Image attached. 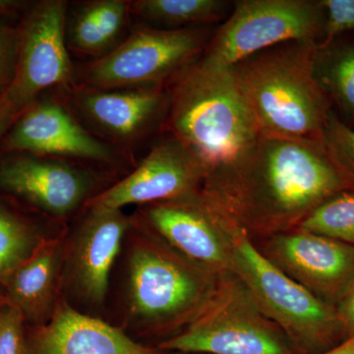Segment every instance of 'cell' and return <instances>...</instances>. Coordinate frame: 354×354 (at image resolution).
<instances>
[{"instance_id":"obj_6","label":"cell","mask_w":354,"mask_h":354,"mask_svg":"<svg viewBox=\"0 0 354 354\" xmlns=\"http://www.w3.org/2000/svg\"><path fill=\"white\" fill-rule=\"evenodd\" d=\"M158 349L201 354H299L232 272L218 277L199 314Z\"/></svg>"},{"instance_id":"obj_1","label":"cell","mask_w":354,"mask_h":354,"mask_svg":"<svg viewBox=\"0 0 354 354\" xmlns=\"http://www.w3.org/2000/svg\"><path fill=\"white\" fill-rule=\"evenodd\" d=\"M354 184L322 138L261 134L220 187L204 196L253 239L299 227L321 204Z\"/></svg>"},{"instance_id":"obj_3","label":"cell","mask_w":354,"mask_h":354,"mask_svg":"<svg viewBox=\"0 0 354 354\" xmlns=\"http://www.w3.org/2000/svg\"><path fill=\"white\" fill-rule=\"evenodd\" d=\"M316 46L286 41L230 67L261 134L322 138L333 108L312 72Z\"/></svg>"},{"instance_id":"obj_12","label":"cell","mask_w":354,"mask_h":354,"mask_svg":"<svg viewBox=\"0 0 354 354\" xmlns=\"http://www.w3.org/2000/svg\"><path fill=\"white\" fill-rule=\"evenodd\" d=\"M204 174L196 160L174 137L153 147L141 165L113 187L88 202V208L121 209L176 199L202 190Z\"/></svg>"},{"instance_id":"obj_7","label":"cell","mask_w":354,"mask_h":354,"mask_svg":"<svg viewBox=\"0 0 354 354\" xmlns=\"http://www.w3.org/2000/svg\"><path fill=\"white\" fill-rule=\"evenodd\" d=\"M325 25L322 0H239L199 59L216 68H230L286 41L320 44Z\"/></svg>"},{"instance_id":"obj_31","label":"cell","mask_w":354,"mask_h":354,"mask_svg":"<svg viewBox=\"0 0 354 354\" xmlns=\"http://www.w3.org/2000/svg\"><path fill=\"white\" fill-rule=\"evenodd\" d=\"M20 2L14 0H0V14L8 12L19 6Z\"/></svg>"},{"instance_id":"obj_8","label":"cell","mask_w":354,"mask_h":354,"mask_svg":"<svg viewBox=\"0 0 354 354\" xmlns=\"http://www.w3.org/2000/svg\"><path fill=\"white\" fill-rule=\"evenodd\" d=\"M213 34L209 27L136 30L124 43L91 65L87 82L102 90L158 88L196 62Z\"/></svg>"},{"instance_id":"obj_22","label":"cell","mask_w":354,"mask_h":354,"mask_svg":"<svg viewBox=\"0 0 354 354\" xmlns=\"http://www.w3.org/2000/svg\"><path fill=\"white\" fill-rule=\"evenodd\" d=\"M298 227L354 247V189L330 197Z\"/></svg>"},{"instance_id":"obj_25","label":"cell","mask_w":354,"mask_h":354,"mask_svg":"<svg viewBox=\"0 0 354 354\" xmlns=\"http://www.w3.org/2000/svg\"><path fill=\"white\" fill-rule=\"evenodd\" d=\"M25 321L19 309L0 304V354H28Z\"/></svg>"},{"instance_id":"obj_10","label":"cell","mask_w":354,"mask_h":354,"mask_svg":"<svg viewBox=\"0 0 354 354\" xmlns=\"http://www.w3.org/2000/svg\"><path fill=\"white\" fill-rule=\"evenodd\" d=\"M66 11V1L39 2L19 32L15 74L4 95L21 113L41 91L69 79L71 64L65 44Z\"/></svg>"},{"instance_id":"obj_28","label":"cell","mask_w":354,"mask_h":354,"mask_svg":"<svg viewBox=\"0 0 354 354\" xmlns=\"http://www.w3.org/2000/svg\"><path fill=\"white\" fill-rule=\"evenodd\" d=\"M344 339L354 335V281L335 307Z\"/></svg>"},{"instance_id":"obj_20","label":"cell","mask_w":354,"mask_h":354,"mask_svg":"<svg viewBox=\"0 0 354 354\" xmlns=\"http://www.w3.org/2000/svg\"><path fill=\"white\" fill-rule=\"evenodd\" d=\"M141 17L167 29L208 27L225 21L234 2L225 0H138L131 4Z\"/></svg>"},{"instance_id":"obj_11","label":"cell","mask_w":354,"mask_h":354,"mask_svg":"<svg viewBox=\"0 0 354 354\" xmlns=\"http://www.w3.org/2000/svg\"><path fill=\"white\" fill-rule=\"evenodd\" d=\"M143 223L190 260L218 274L232 272L225 214L202 191L147 205Z\"/></svg>"},{"instance_id":"obj_26","label":"cell","mask_w":354,"mask_h":354,"mask_svg":"<svg viewBox=\"0 0 354 354\" xmlns=\"http://www.w3.org/2000/svg\"><path fill=\"white\" fill-rule=\"evenodd\" d=\"M322 3L326 11L322 43L342 35H354V0H322Z\"/></svg>"},{"instance_id":"obj_2","label":"cell","mask_w":354,"mask_h":354,"mask_svg":"<svg viewBox=\"0 0 354 354\" xmlns=\"http://www.w3.org/2000/svg\"><path fill=\"white\" fill-rule=\"evenodd\" d=\"M167 114V129L201 167L205 193L225 183L261 136L232 69L200 59L178 77Z\"/></svg>"},{"instance_id":"obj_30","label":"cell","mask_w":354,"mask_h":354,"mask_svg":"<svg viewBox=\"0 0 354 354\" xmlns=\"http://www.w3.org/2000/svg\"><path fill=\"white\" fill-rule=\"evenodd\" d=\"M319 354H354V335L344 339V342L337 344L334 348Z\"/></svg>"},{"instance_id":"obj_14","label":"cell","mask_w":354,"mask_h":354,"mask_svg":"<svg viewBox=\"0 0 354 354\" xmlns=\"http://www.w3.org/2000/svg\"><path fill=\"white\" fill-rule=\"evenodd\" d=\"M0 187L24 198L53 216L75 211L91 190L84 171L48 158H14L0 167Z\"/></svg>"},{"instance_id":"obj_27","label":"cell","mask_w":354,"mask_h":354,"mask_svg":"<svg viewBox=\"0 0 354 354\" xmlns=\"http://www.w3.org/2000/svg\"><path fill=\"white\" fill-rule=\"evenodd\" d=\"M19 32L0 25V99L12 83L17 64Z\"/></svg>"},{"instance_id":"obj_4","label":"cell","mask_w":354,"mask_h":354,"mask_svg":"<svg viewBox=\"0 0 354 354\" xmlns=\"http://www.w3.org/2000/svg\"><path fill=\"white\" fill-rule=\"evenodd\" d=\"M220 276L179 253L143 223L128 250V318L144 332L176 334L199 314Z\"/></svg>"},{"instance_id":"obj_9","label":"cell","mask_w":354,"mask_h":354,"mask_svg":"<svg viewBox=\"0 0 354 354\" xmlns=\"http://www.w3.org/2000/svg\"><path fill=\"white\" fill-rule=\"evenodd\" d=\"M253 241L286 276L335 308L353 285V246L299 227Z\"/></svg>"},{"instance_id":"obj_19","label":"cell","mask_w":354,"mask_h":354,"mask_svg":"<svg viewBox=\"0 0 354 354\" xmlns=\"http://www.w3.org/2000/svg\"><path fill=\"white\" fill-rule=\"evenodd\" d=\"M312 72L342 122L354 128V35L317 44Z\"/></svg>"},{"instance_id":"obj_13","label":"cell","mask_w":354,"mask_h":354,"mask_svg":"<svg viewBox=\"0 0 354 354\" xmlns=\"http://www.w3.org/2000/svg\"><path fill=\"white\" fill-rule=\"evenodd\" d=\"M64 264L72 290L84 304L99 308L108 295L111 270L132 223L122 209L88 208Z\"/></svg>"},{"instance_id":"obj_17","label":"cell","mask_w":354,"mask_h":354,"mask_svg":"<svg viewBox=\"0 0 354 354\" xmlns=\"http://www.w3.org/2000/svg\"><path fill=\"white\" fill-rule=\"evenodd\" d=\"M64 255V241H44L4 281L7 304L19 309L26 320L44 324L55 312Z\"/></svg>"},{"instance_id":"obj_15","label":"cell","mask_w":354,"mask_h":354,"mask_svg":"<svg viewBox=\"0 0 354 354\" xmlns=\"http://www.w3.org/2000/svg\"><path fill=\"white\" fill-rule=\"evenodd\" d=\"M6 147L48 156L109 160L108 146L82 127L62 106L43 102L30 106L17 118L6 140Z\"/></svg>"},{"instance_id":"obj_18","label":"cell","mask_w":354,"mask_h":354,"mask_svg":"<svg viewBox=\"0 0 354 354\" xmlns=\"http://www.w3.org/2000/svg\"><path fill=\"white\" fill-rule=\"evenodd\" d=\"M158 88L88 93L80 100L88 118L109 134L122 139L138 136L169 106Z\"/></svg>"},{"instance_id":"obj_23","label":"cell","mask_w":354,"mask_h":354,"mask_svg":"<svg viewBox=\"0 0 354 354\" xmlns=\"http://www.w3.org/2000/svg\"><path fill=\"white\" fill-rule=\"evenodd\" d=\"M43 241L19 216L0 205V283H3Z\"/></svg>"},{"instance_id":"obj_21","label":"cell","mask_w":354,"mask_h":354,"mask_svg":"<svg viewBox=\"0 0 354 354\" xmlns=\"http://www.w3.org/2000/svg\"><path fill=\"white\" fill-rule=\"evenodd\" d=\"M128 6L122 0H100L84 6L71 24V46L87 53L108 48L122 29Z\"/></svg>"},{"instance_id":"obj_29","label":"cell","mask_w":354,"mask_h":354,"mask_svg":"<svg viewBox=\"0 0 354 354\" xmlns=\"http://www.w3.org/2000/svg\"><path fill=\"white\" fill-rule=\"evenodd\" d=\"M20 114V111L8 101L6 95L0 99V138L12 127Z\"/></svg>"},{"instance_id":"obj_16","label":"cell","mask_w":354,"mask_h":354,"mask_svg":"<svg viewBox=\"0 0 354 354\" xmlns=\"http://www.w3.org/2000/svg\"><path fill=\"white\" fill-rule=\"evenodd\" d=\"M28 354H162L133 341L122 330L58 302L28 341Z\"/></svg>"},{"instance_id":"obj_24","label":"cell","mask_w":354,"mask_h":354,"mask_svg":"<svg viewBox=\"0 0 354 354\" xmlns=\"http://www.w3.org/2000/svg\"><path fill=\"white\" fill-rule=\"evenodd\" d=\"M323 140L333 157L354 184V128L333 111L323 131Z\"/></svg>"},{"instance_id":"obj_5","label":"cell","mask_w":354,"mask_h":354,"mask_svg":"<svg viewBox=\"0 0 354 354\" xmlns=\"http://www.w3.org/2000/svg\"><path fill=\"white\" fill-rule=\"evenodd\" d=\"M225 230L232 274L298 353L319 354L344 341L335 307L314 297L270 262L248 232L227 214Z\"/></svg>"}]
</instances>
